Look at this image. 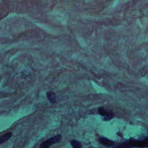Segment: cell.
Masks as SVG:
<instances>
[{
  "instance_id": "obj_4",
  "label": "cell",
  "mask_w": 148,
  "mask_h": 148,
  "mask_svg": "<svg viewBox=\"0 0 148 148\" xmlns=\"http://www.w3.org/2000/svg\"><path fill=\"white\" fill-rule=\"evenodd\" d=\"M98 140L100 143H101L102 145H103L106 147H108L113 146L114 145V142L113 141H112L106 138H105V137L99 138Z\"/></svg>"
},
{
  "instance_id": "obj_8",
  "label": "cell",
  "mask_w": 148,
  "mask_h": 148,
  "mask_svg": "<svg viewBox=\"0 0 148 148\" xmlns=\"http://www.w3.org/2000/svg\"><path fill=\"white\" fill-rule=\"evenodd\" d=\"M116 148H120V147H116Z\"/></svg>"
},
{
  "instance_id": "obj_2",
  "label": "cell",
  "mask_w": 148,
  "mask_h": 148,
  "mask_svg": "<svg viewBox=\"0 0 148 148\" xmlns=\"http://www.w3.org/2000/svg\"><path fill=\"white\" fill-rule=\"evenodd\" d=\"M130 145L134 147L138 148H148V140H136L130 139L128 140Z\"/></svg>"
},
{
  "instance_id": "obj_3",
  "label": "cell",
  "mask_w": 148,
  "mask_h": 148,
  "mask_svg": "<svg viewBox=\"0 0 148 148\" xmlns=\"http://www.w3.org/2000/svg\"><path fill=\"white\" fill-rule=\"evenodd\" d=\"M98 112L99 114L103 117V120L106 121L110 120L113 117V113L112 110H108L105 109L103 107H100L98 109Z\"/></svg>"
},
{
  "instance_id": "obj_5",
  "label": "cell",
  "mask_w": 148,
  "mask_h": 148,
  "mask_svg": "<svg viewBox=\"0 0 148 148\" xmlns=\"http://www.w3.org/2000/svg\"><path fill=\"white\" fill-rule=\"evenodd\" d=\"M47 99L51 103H55L56 101V95L55 93L51 91H49L46 92Z\"/></svg>"
},
{
  "instance_id": "obj_9",
  "label": "cell",
  "mask_w": 148,
  "mask_h": 148,
  "mask_svg": "<svg viewBox=\"0 0 148 148\" xmlns=\"http://www.w3.org/2000/svg\"><path fill=\"white\" fill-rule=\"evenodd\" d=\"M90 148H92V147H90Z\"/></svg>"
},
{
  "instance_id": "obj_1",
  "label": "cell",
  "mask_w": 148,
  "mask_h": 148,
  "mask_svg": "<svg viewBox=\"0 0 148 148\" xmlns=\"http://www.w3.org/2000/svg\"><path fill=\"white\" fill-rule=\"evenodd\" d=\"M61 135L58 134L52 136L47 140L42 142L40 145V148H49L51 145L59 143L61 140Z\"/></svg>"
},
{
  "instance_id": "obj_7",
  "label": "cell",
  "mask_w": 148,
  "mask_h": 148,
  "mask_svg": "<svg viewBox=\"0 0 148 148\" xmlns=\"http://www.w3.org/2000/svg\"><path fill=\"white\" fill-rule=\"evenodd\" d=\"M70 143L71 146L73 147V148H82V145L81 142L75 140L73 139L70 142Z\"/></svg>"
},
{
  "instance_id": "obj_6",
  "label": "cell",
  "mask_w": 148,
  "mask_h": 148,
  "mask_svg": "<svg viewBox=\"0 0 148 148\" xmlns=\"http://www.w3.org/2000/svg\"><path fill=\"white\" fill-rule=\"evenodd\" d=\"M12 136V134L10 132L5 133L3 135L1 136H0V145L2 143H3L4 142L8 140Z\"/></svg>"
}]
</instances>
